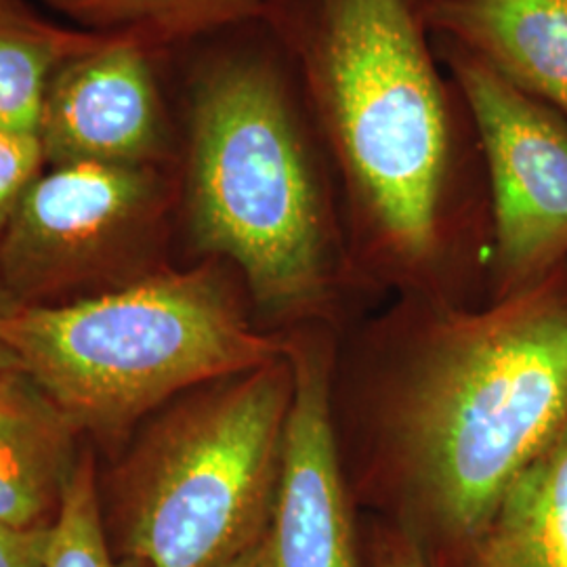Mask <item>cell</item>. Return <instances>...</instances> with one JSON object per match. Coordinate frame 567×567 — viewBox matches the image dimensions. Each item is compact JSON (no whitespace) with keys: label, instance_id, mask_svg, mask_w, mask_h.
<instances>
[{"label":"cell","instance_id":"6da1fadb","mask_svg":"<svg viewBox=\"0 0 567 567\" xmlns=\"http://www.w3.org/2000/svg\"><path fill=\"white\" fill-rule=\"evenodd\" d=\"M365 261L425 278L484 236L477 128L437 53L426 0H269Z\"/></svg>","mask_w":567,"mask_h":567},{"label":"cell","instance_id":"7a4b0ae2","mask_svg":"<svg viewBox=\"0 0 567 567\" xmlns=\"http://www.w3.org/2000/svg\"><path fill=\"white\" fill-rule=\"evenodd\" d=\"M177 200L189 246L274 313L322 301L343 265L337 177L299 72L264 20L179 53Z\"/></svg>","mask_w":567,"mask_h":567},{"label":"cell","instance_id":"3957f363","mask_svg":"<svg viewBox=\"0 0 567 567\" xmlns=\"http://www.w3.org/2000/svg\"><path fill=\"white\" fill-rule=\"evenodd\" d=\"M435 326L391 414L402 524L454 567L507 487L567 426V264Z\"/></svg>","mask_w":567,"mask_h":567},{"label":"cell","instance_id":"277c9868","mask_svg":"<svg viewBox=\"0 0 567 567\" xmlns=\"http://www.w3.org/2000/svg\"><path fill=\"white\" fill-rule=\"evenodd\" d=\"M0 334L79 431L116 435L183 391L271 364L290 344L257 332L224 261L142 274L63 305H20Z\"/></svg>","mask_w":567,"mask_h":567},{"label":"cell","instance_id":"5b68a950","mask_svg":"<svg viewBox=\"0 0 567 567\" xmlns=\"http://www.w3.org/2000/svg\"><path fill=\"white\" fill-rule=\"evenodd\" d=\"M292 393L286 353L164 412L114 486L118 557L140 567H219L261 540L276 507Z\"/></svg>","mask_w":567,"mask_h":567},{"label":"cell","instance_id":"8992f818","mask_svg":"<svg viewBox=\"0 0 567 567\" xmlns=\"http://www.w3.org/2000/svg\"><path fill=\"white\" fill-rule=\"evenodd\" d=\"M175 171L44 166L0 236V280L30 305L140 267L177 198Z\"/></svg>","mask_w":567,"mask_h":567},{"label":"cell","instance_id":"52a82bcc","mask_svg":"<svg viewBox=\"0 0 567 567\" xmlns=\"http://www.w3.org/2000/svg\"><path fill=\"white\" fill-rule=\"evenodd\" d=\"M435 44L477 128L489 200L486 265L505 299L567 264V121L456 42L435 37Z\"/></svg>","mask_w":567,"mask_h":567},{"label":"cell","instance_id":"ba28073f","mask_svg":"<svg viewBox=\"0 0 567 567\" xmlns=\"http://www.w3.org/2000/svg\"><path fill=\"white\" fill-rule=\"evenodd\" d=\"M166 58L121 37L61 61L42 102L44 166L177 168L179 122L161 76Z\"/></svg>","mask_w":567,"mask_h":567},{"label":"cell","instance_id":"9c48e42d","mask_svg":"<svg viewBox=\"0 0 567 567\" xmlns=\"http://www.w3.org/2000/svg\"><path fill=\"white\" fill-rule=\"evenodd\" d=\"M295 393L269 538L276 567H362L330 414L324 358L290 344Z\"/></svg>","mask_w":567,"mask_h":567},{"label":"cell","instance_id":"30bf717a","mask_svg":"<svg viewBox=\"0 0 567 567\" xmlns=\"http://www.w3.org/2000/svg\"><path fill=\"white\" fill-rule=\"evenodd\" d=\"M426 18L567 121V0H426Z\"/></svg>","mask_w":567,"mask_h":567},{"label":"cell","instance_id":"8fae6325","mask_svg":"<svg viewBox=\"0 0 567 567\" xmlns=\"http://www.w3.org/2000/svg\"><path fill=\"white\" fill-rule=\"evenodd\" d=\"M81 431L23 370L0 377V524L51 527L74 468Z\"/></svg>","mask_w":567,"mask_h":567},{"label":"cell","instance_id":"7c38bea8","mask_svg":"<svg viewBox=\"0 0 567 567\" xmlns=\"http://www.w3.org/2000/svg\"><path fill=\"white\" fill-rule=\"evenodd\" d=\"M454 567H567V426L515 477Z\"/></svg>","mask_w":567,"mask_h":567},{"label":"cell","instance_id":"4fadbf2b","mask_svg":"<svg viewBox=\"0 0 567 567\" xmlns=\"http://www.w3.org/2000/svg\"><path fill=\"white\" fill-rule=\"evenodd\" d=\"M79 30L121 37L171 58L196 42L261 21L269 0H44Z\"/></svg>","mask_w":567,"mask_h":567},{"label":"cell","instance_id":"5bb4252c","mask_svg":"<svg viewBox=\"0 0 567 567\" xmlns=\"http://www.w3.org/2000/svg\"><path fill=\"white\" fill-rule=\"evenodd\" d=\"M100 39L102 34L44 20L23 0H0V128L39 137L53 72Z\"/></svg>","mask_w":567,"mask_h":567},{"label":"cell","instance_id":"9a60e30c","mask_svg":"<svg viewBox=\"0 0 567 567\" xmlns=\"http://www.w3.org/2000/svg\"><path fill=\"white\" fill-rule=\"evenodd\" d=\"M44 567H140L116 557L103 519L95 465L86 452L79 458L65 489L60 515L51 527V547Z\"/></svg>","mask_w":567,"mask_h":567},{"label":"cell","instance_id":"2e32d148","mask_svg":"<svg viewBox=\"0 0 567 567\" xmlns=\"http://www.w3.org/2000/svg\"><path fill=\"white\" fill-rule=\"evenodd\" d=\"M44 168L39 137L0 128V236L16 204Z\"/></svg>","mask_w":567,"mask_h":567},{"label":"cell","instance_id":"e0dca14e","mask_svg":"<svg viewBox=\"0 0 567 567\" xmlns=\"http://www.w3.org/2000/svg\"><path fill=\"white\" fill-rule=\"evenodd\" d=\"M368 567H433L400 526H377L368 540Z\"/></svg>","mask_w":567,"mask_h":567},{"label":"cell","instance_id":"ac0fdd59","mask_svg":"<svg viewBox=\"0 0 567 567\" xmlns=\"http://www.w3.org/2000/svg\"><path fill=\"white\" fill-rule=\"evenodd\" d=\"M51 527L20 529L0 524V567L47 566Z\"/></svg>","mask_w":567,"mask_h":567},{"label":"cell","instance_id":"d6986e66","mask_svg":"<svg viewBox=\"0 0 567 567\" xmlns=\"http://www.w3.org/2000/svg\"><path fill=\"white\" fill-rule=\"evenodd\" d=\"M20 305V301L11 295V290L0 280V324H2V320L9 318ZM13 370H21L20 362H18L16 353L11 351V347L4 343V339H2V334H0V377L9 374V372H13Z\"/></svg>","mask_w":567,"mask_h":567},{"label":"cell","instance_id":"ffe728a7","mask_svg":"<svg viewBox=\"0 0 567 567\" xmlns=\"http://www.w3.org/2000/svg\"><path fill=\"white\" fill-rule=\"evenodd\" d=\"M219 567H276L269 532L265 534L261 540H257L252 547L246 548L240 555H236L234 559L225 561L224 566Z\"/></svg>","mask_w":567,"mask_h":567}]
</instances>
